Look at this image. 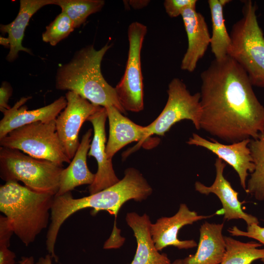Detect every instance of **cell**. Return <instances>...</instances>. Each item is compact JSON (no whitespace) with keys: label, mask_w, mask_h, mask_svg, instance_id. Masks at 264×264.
<instances>
[{"label":"cell","mask_w":264,"mask_h":264,"mask_svg":"<svg viewBox=\"0 0 264 264\" xmlns=\"http://www.w3.org/2000/svg\"><path fill=\"white\" fill-rule=\"evenodd\" d=\"M52 259L51 255L48 253L45 256L39 258L35 264H52Z\"/></svg>","instance_id":"cell-32"},{"label":"cell","mask_w":264,"mask_h":264,"mask_svg":"<svg viewBox=\"0 0 264 264\" xmlns=\"http://www.w3.org/2000/svg\"><path fill=\"white\" fill-rule=\"evenodd\" d=\"M226 251L220 264H251L261 260L264 263V248L255 242H242L230 237H224Z\"/></svg>","instance_id":"cell-24"},{"label":"cell","mask_w":264,"mask_h":264,"mask_svg":"<svg viewBox=\"0 0 264 264\" xmlns=\"http://www.w3.org/2000/svg\"><path fill=\"white\" fill-rule=\"evenodd\" d=\"M107 118L106 108L101 107L87 119L91 123L94 133L88 155L94 157L98 164L94 181L88 188L89 195L108 188L120 180L115 174L112 160L108 159L106 153L105 125Z\"/></svg>","instance_id":"cell-11"},{"label":"cell","mask_w":264,"mask_h":264,"mask_svg":"<svg viewBox=\"0 0 264 264\" xmlns=\"http://www.w3.org/2000/svg\"><path fill=\"white\" fill-rule=\"evenodd\" d=\"M54 5L60 7L73 23L79 27L90 15L100 11L105 4L103 0H54Z\"/></svg>","instance_id":"cell-25"},{"label":"cell","mask_w":264,"mask_h":264,"mask_svg":"<svg viewBox=\"0 0 264 264\" xmlns=\"http://www.w3.org/2000/svg\"><path fill=\"white\" fill-rule=\"evenodd\" d=\"M109 123V135L106 144L109 159L123 147L131 142H138V145L146 141L145 127L138 125L122 115L115 107L105 108Z\"/></svg>","instance_id":"cell-17"},{"label":"cell","mask_w":264,"mask_h":264,"mask_svg":"<svg viewBox=\"0 0 264 264\" xmlns=\"http://www.w3.org/2000/svg\"><path fill=\"white\" fill-rule=\"evenodd\" d=\"M147 28L133 22L128 28L129 52L123 76L114 88L119 101L126 111L139 112L144 109V90L141 51Z\"/></svg>","instance_id":"cell-9"},{"label":"cell","mask_w":264,"mask_h":264,"mask_svg":"<svg viewBox=\"0 0 264 264\" xmlns=\"http://www.w3.org/2000/svg\"><path fill=\"white\" fill-rule=\"evenodd\" d=\"M216 177L213 184L207 186L199 181L195 183V190L201 194L208 195L212 193L220 199L222 208L218 211L220 215H223L224 219L228 220L242 219L247 225L254 223L259 224L258 219L243 211L242 204L239 200V193L232 187L231 183L223 175L226 163L221 159L217 158L215 162Z\"/></svg>","instance_id":"cell-14"},{"label":"cell","mask_w":264,"mask_h":264,"mask_svg":"<svg viewBox=\"0 0 264 264\" xmlns=\"http://www.w3.org/2000/svg\"><path fill=\"white\" fill-rule=\"evenodd\" d=\"M248 147L255 169L251 173L245 191L256 199L264 201V129L255 139H250Z\"/></svg>","instance_id":"cell-23"},{"label":"cell","mask_w":264,"mask_h":264,"mask_svg":"<svg viewBox=\"0 0 264 264\" xmlns=\"http://www.w3.org/2000/svg\"><path fill=\"white\" fill-rule=\"evenodd\" d=\"M230 0H208L212 24V33L210 39L212 52L216 60H221L227 56L230 44V36L225 26L223 16V7Z\"/></svg>","instance_id":"cell-22"},{"label":"cell","mask_w":264,"mask_h":264,"mask_svg":"<svg viewBox=\"0 0 264 264\" xmlns=\"http://www.w3.org/2000/svg\"><path fill=\"white\" fill-rule=\"evenodd\" d=\"M167 93V101L161 113L145 127L146 140L153 134L164 135L174 124L183 120L191 121L197 130L200 129V93L191 94L183 81L175 78L168 85Z\"/></svg>","instance_id":"cell-8"},{"label":"cell","mask_w":264,"mask_h":264,"mask_svg":"<svg viewBox=\"0 0 264 264\" xmlns=\"http://www.w3.org/2000/svg\"><path fill=\"white\" fill-rule=\"evenodd\" d=\"M171 264H186V263L184 259H179L176 260Z\"/></svg>","instance_id":"cell-36"},{"label":"cell","mask_w":264,"mask_h":264,"mask_svg":"<svg viewBox=\"0 0 264 264\" xmlns=\"http://www.w3.org/2000/svg\"><path fill=\"white\" fill-rule=\"evenodd\" d=\"M92 132V129H90L83 135L69 165L62 171L59 190L55 196L63 195L80 185H90L94 181L95 174L90 171L87 163Z\"/></svg>","instance_id":"cell-19"},{"label":"cell","mask_w":264,"mask_h":264,"mask_svg":"<svg viewBox=\"0 0 264 264\" xmlns=\"http://www.w3.org/2000/svg\"><path fill=\"white\" fill-rule=\"evenodd\" d=\"M149 1L148 0H131L130 3L134 8L139 9L147 5Z\"/></svg>","instance_id":"cell-33"},{"label":"cell","mask_w":264,"mask_h":264,"mask_svg":"<svg viewBox=\"0 0 264 264\" xmlns=\"http://www.w3.org/2000/svg\"><path fill=\"white\" fill-rule=\"evenodd\" d=\"M126 220L132 229L137 242V249L130 264H171L167 255L155 248L150 233L151 222L147 214L127 213Z\"/></svg>","instance_id":"cell-18"},{"label":"cell","mask_w":264,"mask_h":264,"mask_svg":"<svg viewBox=\"0 0 264 264\" xmlns=\"http://www.w3.org/2000/svg\"><path fill=\"white\" fill-rule=\"evenodd\" d=\"M34 258L33 256L22 257L19 261V264H35Z\"/></svg>","instance_id":"cell-34"},{"label":"cell","mask_w":264,"mask_h":264,"mask_svg":"<svg viewBox=\"0 0 264 264\" xmlns=\"http://www.w3.org/2000/svg\"><path fill=\"white\" fill-rule=\"evenodd\" d=\"M200 129L228 143L255 139L264 129V106L248 75L227 56L200 75Z\"/></svg>","instance_id":"cell-1"},{"label":"cell","mask_w":264,"mask_h":264,"mask_svg":"<svg viewBox=\"0 0 264 264\" xmlns=\"http://www.w3.org/2000/svg\"><path fill=\"white\" fill-rule=\"evenodd\" d=\"M54 196L32 191L16 181L0 185V211L25 246L47 227Z\"/></svg>","instance_id":"cell-4"},{"label":"cell","mask_w":264,"mask_h":264,"mask_svg":"<svg viewBox=\"0 0 264 264\" xmlns=\"http://www.w3.org/2000/svg\"><path fill=\"white\" fill-rule=\"evenodd\" d=\"M111 47L108 43L96 50L91 44L77 51L68 63L57 69L56 89L74 92L95 105L114 106L126 114L115 88L106 81L101 72L102 61Z\"/></svg>","instance_id":"cell-3"},{"label":"cell","mask_w":264,"mask_h":264,"mask_svg":"<svg viewBox=\"0 0 264 264\" xmlns=\"http://www.w3.org/2000/svg\"><path fill=\"white\" fill-rule=\"evenodd\" d=\"M242 17L233 25L227 55L245 71L253 86L264 88V36L260 27L257 6L243 1Z\"/></svg>","instance_id":"cell-5"},{"label":"cell","mask_w":264,"mask_h":264,"mask_svg":"<svg viewBox=\"0 0 264 264\" xmlns=\"http://www.w3.org/2000/svg\"><path fill=\"white\" fill-rule=\"evenodd\" d=\"M32 97H22L11 108L3 113L0 121V139L19 127L31 123L48 122L55 120L66 108L67 101L61 96L51 104L33 110H27L24 104Z\"/></svg>","instance_id":"cell-15"},{"label":"cell","mask_w":264,"mask_h":264,"mask_svg":"<svg viewBox=\"0 0 264 264\" xmlns=\"http://www.w3.org/2000/svg\"><path fill=\"white\" fill-rule=\"evenodd\" d=\"M15 253L5 245L0 244V264H15Z\"/></svg>","instance_id":"cell-31"},{"label":"cell","mask_w":264,"mask_h":264,"mask_svg":"<svg viewBox=\"0 0 264 264\" xmlns=\"http://www.w3.org/2000/svg\"><path fill=\"white\" fill-rule=\"evenodd\" d=\"M224 224L205 222L199 228V240L194 255L184 258L186 264H220L226 251L222 234Z\"/></svg>","instance_id":"cell-20"},{"label":"cell","mask_w":264,"mask_h":264,"mask_svg":"<svg viewBox=\"0 0 264 264\" xmlns=\"http://www.w3.org/2000/svg\"><path fill=\"white\" fill-rule=\"evenodd\" d=\"M55 120L37 122L14 130L0 139V147L18 150L32 157L61 165L70 163L71 160L56 132Z\"/></svg>","instance_id":"cell-7"},{"label":"cell","mask_w":264,"mask_h":264,"mask_svg":"<svg viewBox=\"0 0 264 264\" xmlns=\"http://www.w3.org/2000/svg\"><path fill=\"white\" fill-rule=\"evenodd\" d=\"M53 2L54 0H21L19 11L15 19L8 24L0 25V31L8 34L10 42L7 61L10 62L15 61L21 51L32 54L29 49L22 45L25 28L36 12L45 5L53 4Z\"/></svg>","instance_id":"cell-21"},{"label":"cell","mask_w":264,"mask_h":264,"mask_svg":"<svg viewBox=\"0 0 264 264\" xmlns=\"http://www.w3.org/2000/svg\"><path fill=\"white\" fill-rule=\"evenodd\" d=\"M67 104L55 120L56 132L67 157H74L80 145L78 135L84 122L101 106L93 104L78 94L68 91Z\"/></svg>","instance_id":"cell-10"},{"label":"cell","mask_w":264,"mask_h":264,"mask_svg":"<svg viewBox=\"0 0 264 264\" xmlns=\"http://www.w3.org/2000/svg\"><path fill=\"white\" fill-rule=\"evenodd\" d=\"M181 16L188 39V47L181 61V69L190 72L196 68L210 44L211 36L204 16L196 7L185 9Z\"/></svg>","instance_id":"cell-16"},{"label":"cell","mask_w":264,"mask_h":264,"mask_svg":"<svg viewBox=\"0 0 264 264\" xmlns=\"http://www.w3.org/2000/svg\"><path fill=\"white\" fill-rule=\"evenodd\" d=\"M206 139L194 133L187 143L204 148L230 165L238 174L240 183L245 190L248 172L252 173L255 169L251 152L248 147L250 139H246L230 144H224L217 140Z\"/></svg>","instance_id":"cell-13"},{"label":"cell","mask_w":264,"mask_h":264,"mask_svg":"<svg viewBox=\"0 0 264 264\" xmlns=\"http://www.w3.org/2000/svg\"><path fill=\"white\" fill-rule=\"evenodd\" d=\"M73 22L64 12H61L50 22L42 34L44 42L55 46L66 38L74 29Z\"/></svg>","instance_id":"cell-26"},{"label":"cell","mask_w":264,"mask_h":264,"mask_svg":"<svg viewBox=\"0 0 264 264\" xmlns=\"http://www.w3.org/2000/svg\"><path fill=\"white\" fill-rule=\"evenodd\" d=\"M124 175L115 184L87 197L74 198L71 192L54 196L45 242L48 253L55 254V245L60 229L66 220L75 212L92 208V215L106 211L116 219L120 209L126 201L131 199L141 201L152 194L151 186L138 170L129 168L125 171Z\"/></svg>","instance_id":"cell-2"},{"label":"cell","mask_w":264,"mask_h":264,"mask_svg":"<svg viewBox=\"0 0 264 264\" xmlns=\"http://www.w3.org/2000/svg\"><path fill=\"white\" fill-rule=\"evenodd\" d=\"M228 231L232 236L253 238L264 244V227L260 226L259 224L247 225L246 231L240 230L236 226L230 228Z\"/></svg>","instance_id":"cell-28"},{"label":"cell","mask_w":264,"mask_h":264,"mask_svg":"<svg viewBox=\"0 0 264 264\" xmlns=\"http://www.w3.org/2000/svg\"><path fill=\"white\" fill-rule=\"evenodd\" d=\"M12 90L8 83L5 81L2 83L0 88V110L2 113L11 108L8 101L12 95Z\"/></svg>","instance_id":"cell-30"},{"label":"cell","mask_w":264,"mask_h":264,"mask_svg":"<svg viewBox=\"0 0 264 264\" xmlns=\"http://www.w3.org/2000/svg\"><path fill=\"white\" fill-rule=\"evenodd\" d=\"M196 0H165L163 3L165 11L171 18L180 15L186 8L196 7Z\"/></svg>","instance_id":"cell-27"},{"label":"cell","mask_w":264,"mask_h":264,"mask_svg":"<svg viewBox=\"0 0 264 264\" xmlns=\"http://www.w3.org/2000/svg\"><path fill=\"white\" fill-rule=\"evenodd\" d=\"M0 44L5 47L10 48V42L7 38H5L3 37H0Z\"/></svg>","instance_id":"cell-35"},{"label":"cell","mask_w":264,"mask_h":264,"mask_svg":"<svg viewBox=\"0 0 264 264\" xmlns=\"http://www.w3.org/2000/svg\"><path fill=\"white\" fill-rule=\"evenodd\" d=\"M14 233L9 220L5 216H0V244L9 247L10 245V239Z\"/></svg>","instance_id":"cell-29"},{"label":"cell","mask_w":264,"mask_h":264,"mask_svg":"<svg viewBox=\"0 0 264 264\" xmlns=\"http://www.w3.org/2000/svg\"><path fill=\"white\" fill-rule=\"evenodd\" d=\"M213 215H198L189 209L186 204H180L177 213L170 217H162L154 223H151L150 233L158 251L169 246H173L179 249H188L197 246L193 240L181 241L178 239L179 230L184 226L212 217Z\"/></svg>","instance_id":"cell-12"},{"label":"cell","mask_w":264,"mask_h":264,"mask_svg":"<svg viewBox=\"0 0 264 264\" xmlns=\"http://www.w3.org/2000/svg\"><path fill=\"white\" fill-rule=\"evenodd\" d=\"M63 169V165L19 150L0 148V176L5 182L20 181L32 191L55 196Z\"/></svg>","instance_id":"cell-6"}]
</instances>
